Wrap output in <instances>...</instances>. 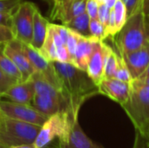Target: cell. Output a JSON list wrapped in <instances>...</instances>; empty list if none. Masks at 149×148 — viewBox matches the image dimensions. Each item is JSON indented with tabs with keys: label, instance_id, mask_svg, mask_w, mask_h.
<instances>
[{
	"label": "cell",
	"instance_id": "cell-1",
	"mask_svg": "<svg viewBox=\"0 0 149 148\" xmlns=\"http://www.w3.org/2000/svg\"><path fill=\"white\" fill-rule=\"evenodd\" d=\"M58 76L61 93L65 100L68 113L79 118L82 105L91 97L99 94L98 85L87 72L77 66L58 61L52 62Z\"/></svg>",
	"mask_w": 149,
	"mask_h": 148
},
{
	"label": "cell",
	"instance_id": "cell-2",
	"mask_svg": "<svg viewBox=\"0 0 149 148\" xmlns=\"http://www.w3.org/2000/svg\"><path fill=\"white\" fill-rule=\"evenodd\" d=\"M149 34V17L139 10L128 17L126 24L113 38L121 57L140 49L148 41Z\"/></svg>",
	"mask_w": 149,
	"mask_h": 148
},
{
	"label": "cell",
	"instance_id": "cell-3",
	"mask_svg": "<svg viewBox=\"0 0 149 148\" xmlns=\"http://www.w3.org/2000/svg\"><path fill=\"white\" fill-rule=\"evenodd\" d=\"M78 119L72 117L66 111H60L49 116L40 127L33 144L37 148H45L57 138L58 140V147L62 148L74 120Z\"/></svg>",
	"mask_w": 149,
	"mask_h": 148
},
{
	"label": "cell",
	"instance_id": "cell-4",
	"mask_svg": "<svg viewBox=\"0 0 149 148\" xmlns=\"http://www.w3.org/2000/svg\"><path fill=\"white\" fill-rule=\"evenodd\" d=\"M121 106L135 130L145 132L149 126V85L133 80L129 99Z\"/></svg>",
	"mask_w": 149,
	"mask_h": 148
},
{
	"label": "cell",
	"instance_id": "cell-5",
	"mask_svg": "<svg viewBox=\"0 0 149 148\" xmlns=\"http://www.w3.org/2000/svg\"><path fill=\"white\" fill-rule=\"evenodd\" d=\"M40 127L0 114V143L6 148L33 144Z\"/></svg>",
	"mask_w": 149,
	"mask_h": 148
},
{
	"label": "cell",
	"instance_id": "cell-6",
	"mask_svg": "<svg viewBox=\"0 0 149 148\" xmlns=\"http://www.w3.org/2000/svg\"><path fill=\"white\" fill-rule=\"evenodd\" d=\"M37 6L28 1H23L11 15V30L15 39L31 44L33 31V17Z\"/></svg>",
	"mask_w": 149,
	"mask_h": 148
},
{
	"label": "cell",
	"instance_id": "cell-7",
	"mask_svg": "<svg viewBox=\"0 0 149 148\" xmlns=\"http://www.w3.org/2000/svg\"><path fill=\"white\" fill-rule=\"evenodd\" d=\"M0 114L39 126H42L48 118L36 110L31 105L16 103L10 100H2L1 99Z\"/></svg>",
	"mask_w": 149,
	"mask_h": 148
},
{
	"label": "cell",
	"instance_id": "cell-8",
	"mask_svg": "<svg viewBox=\"0 0 149 148\" xmlns=\"http://www.w3.org/2000/svg\"><path fill=\"white\" fill-rule=\"evenodd\" d=\"M12 42L24 52V54L26 56V58L32 65L35 71L43 74L49 81H51L61 92L59 81L56 74L52 62H50L47 59H45L38 52V51L35 50L29 44H25L17 39H13Z\"/></svg>",
	"mask_w": 149,
	"mask_h": 148
},
{
	"label": "cell",
	"instance_id": "cell-9",
	"mask_svg": "<svg viewBox=\"0 0 149 148\" xmlns=\"http://www.w3.org/2000/svg\"><path fill=\"white\" fill-rule=\"evenodd\" d=\"M87 0H53L51 11L52 20H58L62 24H67L72 18L86 12Z\"/></svg>",
	"mask_w": 149,
	"mask_h": 148
},
{
	"label": "cell",
	"instance_id": "cell-10",
	"mask_svg": "<svg viewBox=\"0 0 149 148\" xmlns=\"http://www.w3.org/2000/svg\"><path fill=\"white\" fill-rule=\"evenodd\" d=\"M98 88L99 94L105 95L122 106L129 99L131 83L124 82L114 78L103 79L98 85Z\"/></svg>",
	"mask_w": 149,
	"mask_h": 148
},
{
	"label": "cell",
	"instance_id": "cell-11",
	"mask_svg": "<svg viewBox=\"0 0 149 148\" xmlns=\"http://www.w3.org/2000/svg\"><path fill=\"white\" fill-rule=\"evenodd\" d=\"M122 58H124L133 79H139L145 72L149 65L148 40L140 49L129 52L122 56Z\"/></svg>",
	"mask_w": 149,
	"mask_h": 148
},
{
	"label": "cell",
	"instance_id": "cell-12",
	"mask_svg": "<svg viewBox=\"0 0 149 148\" xmlns=\"http://www.w3.org/2000/svg\"><path fill=\"white\" fill-rule=\"evenodd\" d=\"M105 67V43L104 41H96L92 55L89 58L86 72L92 80L99 85L104 79Z\"/></svg>",
	"mask_w": 149,
	"mask_h": 148
},
{
	"label": "cell",
	"instance_id": "cell-13",
	"mask_svg": "<svg viewBox=\"0 0 149 148\" xmlns=\"http://www.w3.org/2000/svg\"><path fill=\"white\" fill-rule=\"evenodd\" d=\"M3 52L17 67L22 75V81L28 80L36 72L24 52L11 41L3 45Z\"/></svg>",
	"mask_w": 149,
	"mask_h": 148
},
{
	"label": "cell",
	"instance_id": "cell-14",
	"mask_svg": "<svg viewBox=\"0 0 149 148\" xmlns=\"http://www.w3.org/2000/svg\"><path fill=\"white\" fill-rule=\"evenodd\" d=\"M31 105L39 113L47 117L60 111L67 112V106L65 99L51 95L35 94Z\"/></svg>",
	"mask_w": 149,
	"mask_h": 148
},
{
	"label": "cell",
	"instance_id": "cell-15",
	"mask_svg": "<svg viewBox=\"0 0 149 148\" xmlns=\"http://www.w3.org/2000/svg\"><path fill=\"white\" fill-rule=\"evenodd\" d=\"M35 95V89L32 81L29 79L25 81H19L11 85L3 95L10 101L31 105Z\"/></svg>",
	"mask_w": 149,
	"mask_h": 148
},
{
	"label": "cell",
	"instance_id": "cell-16",
	"mask_svg": "<svg viewBox=\"0 0 149 148\" xmlns=\"http://www.w3.org/2000/svg\"><path fill=\"white\" fill-rule=\"evenodd\" d=\"M62 148H104L93 141L82 130L79 119L74 120L68 133L66 141Z\"/></svg>",
	"mask_w": 149,
	"mask_h": 148
},
{
	"label": "cell",
	"instance_id": "cell-17",
	"mask_svg": "<svg viewBox=\"0 0 149 148\" xmlns=\"http://www.w3.org/2000/svg\"><path fill=\"white\" fill-rule=\"evenodd\" d=\"M96 41L98 40L92 37L87 38V37L79 35L77 48H76L75 54H74L73 65L86 72L87 64L92 55Z\"/></svg>",
	"mask_w": 149,
	"mask_h": 148
},
{
	"label": "cell",
	"instance_id": "cell-18",
	"mask_svg": "<svg viewBox=\"0 0 149 148\" xmlns=\"http://www.w3.org/2000/svg\"><path fill=\"white\" fill-rule=\"evenodd\" d=\"M49 22L47 19H45L40 13L39 10L36 9L33 17V31H32V39L30 44L31 47H33L35 50L38 51L45 39L47 30H48Z\"/></svg>",
	"mask_w": 149,
	"mask_h": 148
},
{
	"label": "cell",
	"instance_id": "cell-19",
	"mask_svg": "<svg viewBox=\"0 0 149 148\" xmlns=\"http://www.w3.org/2000/svg\"><path fill=\"white\" fill-rule=\"evenodd\" d=\"M30 79L33 83L34 89H35V94L51 95V96L64 99L61 92L51 81H49L43 74H41L40 72H35L31 75Z\"/></svg>",
	"mask_w": 149,
	"mask_h": 148
},
{
	"label": "cell",
	"instance_id": "cell-20",
	"mask_svg": "<svg viewBox=\"0 0 149 148\" xmlns=\"http://www.w3.org/2000/svg\"><path fill=\"white\" fill-rule=\"evenodd\" d=\"M89 24H90V17L86 12H84L72 18L67 24H65V26L74 31L75 32L79 33L81 36L89 38L91 37Z\"/></svg>",
	"mask_w": 149,
	"mask_h": 148
},
{
	"label": "cell",
	"instance_id": "cell-21",
	"mask_svg": "<svg viewBox=\"0 0 149 148\" xmlns=\"http://www.w3.org/2000/svg\"><path fill=\"white\" fill-rule=\"evenodd\" d=\"M38 52L48 61L54 62L57 61V51H56V46L53 41V36H52V31L51 27V23H49L47 34L45 39V42L42 45V47L38 50Z\"/></svg>",
	"mask_w": 149,
	"mask_h": 148
},
{
	"label": "cell",
	"instance_id": "cell-22",
	"mask_svg": "<svg viewBox=\"0 0 149 148\" xmlns=\"http://www.w3.org/2000/svg\"><path fill=\"white\" fill-rule=\"evenodd\" d=\"M119 54L105 43V67L104 79L113 78L118 65Z\"/></svg>",
	"mask_w": 149,
	"mask_h": 148
},
{
	"label": "cell",
	"instance_id": "cell-23",
	"mask_svg": "<svg viewBox=\"0 0 149 148\" xmlns=\"http://www.w3.org/2000/svg\"><path fill=\"white\" fill-rule=\"evenodd\" d=\"M3 45H0V69L8 76L17 81H22V75L12 60L4 54Z\"/></svg>",
	"mask_w": 149,
	"mask_h": 148
},
{
	"label": "cell",
	"instance_id": "cell-24",
	"mask_svg": "<svg viewBox=\"0 0 149 148\" xmlns=\"http://www.w3.org/2000/svg\"><path fill=\"white\" fill-rule=\"evenodd\" d=\"M113 10V14H114L116 29H117V31L119 32L120 31V29L124 26V24H126L127 19V8L121 0H118L116 2V3L114 4Z\"/></svg>",
	"mask_w": 149,
	"mask_h": 148
},
{
	"label": "cell",
	"instance_id": "cell-25",
	"mask_svg": "<svg viewBox=\"0 0 149 148\" xmlns=\"http://www.w3.org/2000/svg\"><path fill=\"white\" fill-rule=\"evenodd\" d=\"M113 78L116 79L124 81V82H127V83H132V81L134 80L124 58L120 55H119L118 65H117V68L114 72Z\"/></svg>",
	"mask_w": 149,
	"mask_h": 148
},
{
	"label": "cell",
	"instance_id": "cell-26",
	"mask_svg": "<svg viewBox=\"0 0 149 148\" xmlns=\"http://www.w3.org/2000/svg\"><path fill=\"white\" fill-rule=\"evenodd\" d=\"M89 28L92 38L100 41H104L107 38L106 27L98 18H90Z\"/></svg>",
	"mask_w": 149,
	"mask_h": 148
},
{
	"label": "cell",
	"instance_id": "cell-27",
	"mask_svg": "<svg viewBox=\"0 0 149 148\" xmlns=\"http://www.w3.org/2000/svg\"><path fill=\"white\" fill-rule=\"evenodd\" d=\"M68 31H69V34H68V38L66 41V48L71 58L72 65H73V58H74V54H75V51L77 48L79 34L69 28H68Z\"/></svg>",
	"mask_w": 149,
	"mask_h": 148
},
{
	"label": "cell",
	"instance_id": "cell-28",
	"mask_svg": "<svg viewBox=\"0 0 149 148\" xmlns=\"http://www.w3.org/2000/svg\"><path fill=\"white\" fill-rule=\"evenodd\" d=\"M19 81L16 80L15 79L8 76L0 69V99L3 98V93L14 84Z\"/></svg>",
	"mask_w": 149,
	"mask_h": 148
},
{
	"label": "cell",
	"instance_id": "cell-29",
	"mask_svg": "<svg viewBox=\"0 0 149 148\" xmlns=\"http://www.w3.org/2000/svg\"><path fill=\"white\" fill-rule=\"evenodd\" d=\"M24 0H0V12L13 14Z\"/></svg>",
	"mask_w": 149,
	"mask_h": 148
},
{
	"label": "cell",
	"instance_id": "cell-30",
	"mask_svg": "<svg viewBox=\"0 0 149 148\" xmlns=\"http://www.w3.org/2000/svg\"><path fill=\"white\" fill-rule=\"evenodd\" d=\"M133 148H149V135L147 133L135 130V140Z\"/></svg>",
	"mask_w": 149,
	"mask_h": 148
},
{
	"label": "cell",
	"instance_id": "cell-31",
	"mask_svg": "<svg viewBox=\"0 0 149 148\" xmlns=\"http://www.w3.org/2000/svg\"><path fill=\"white\" fill-rule=\"evenodd\" d=\"M13 39H15V38L11 28L0 24V45H4L11 42Z\"/></svg>",
	"mask_w": 149,
	"mask_h": 148
},
{
	"label": "cell",
	"instance_id": "cell-32",
	"mask_svg": "<svg viewBox=\"0 0 149 148\" xmlns=\"http://www.w3.org/2000/svg\"><path fill=\"white\" fill-rule=\"evenodd\" d=\"M110 11H111V9H109L104 3H100L97 18L105 25V27L107 26V24L108 23L109 17H110Z\"/></svg>",
	"mask_w": 149,
	"mask_h": 148
},
{
	"label": "cell",
	"instance_id": "cell-33",
	"mask_svg": "<svg viewBox=\"0 0 149 148\" xmlns=\"http://www.w3.org/2000/svg\"><path fill=\"white\" fill-rule=\"evenodd\" d=\"M127 8V17L141 10V0H121Z\"/></svg>",
	"mask_w": 149,
	"mask_h": 148
},
{
	"label": "cell",
	"instance_id": "cell-34",
	"mask_svg": "<svg viewBox=\"0 0 149 148\" xmlns=\"http://www.w3.org/2000/svg\"><path fill=\"white\" fill-rule=\"evenodd\" d=\"M100 3L97 0H87L86 5V12L88 14L90 18H97L98 17V10H99Z\"/></svg>",
	"mask_w": 149,
	"mask_h": 148
},
{
	"label": "cell",
	"instance_id": "cell-35",
	"mask_svg": "<svg viewBox=\"0 0 149 148\" xmlns=\"http://www.w3.org/2000/svg\"><path fill=\"white\" fill-rule=\"evenodd\" d=\"M11 15L12 14L7 12H0V24L6 25L11 28Z\"/></svg>",
	"mask_w": 149,
	"mask_h": 148
},
{
	"label": "cell",
	"instance_id": "cell-36",
	"mask_svg": "<svg viewBox=\"0 0 149 148\" xmlns=\"http://www.w3.org/2000/svg\"><path fill=\"white\" fill-rule=\"evenodd\" d=\"M141 10H142L145 14L149 15V0H142Z\"/></svg>",
	"mask_w": 149,
	"mask_h": 148
},
{
	"label": "cell",
	"instance_id": "cell-37",
	"mask_svg": "<svg viewBox=\"0 0 149 148\" xmlns=\"http://www.w3.org/2000/svg\"><path fill=\"white\" fill-rule=\"evenodd\" d=\"M117 1H118V0H104L103 3H104L109 9H113V6H114V4L116 3Z\"/></svg>",
	"mask_w": 149,
	"mask_h": 148
},
{
	"label": "cell",
	"instance_id": "cell-38",
	"mask_svg": "<svg viewBox=\"0 0 149 148\" xmlns=\"http://www.w3.org/2000/svg\"><path fill=\"white\" fill-rule=\"evenodd\" d=\"M134 80L136 81V82H138V83H140V84L149 85V77L142 78V79H134Z\"/></svg>",
	"mask_w": 149,
	"mask_h": 148
},
{
	"label": "cell",
	"instance_id": "cell-39",
	"mask_svg": "<svg viewBox=\"0 0 149 148\" xmlns=\"http://www.w3.org/2000/svg\"><path fill=\"white\" fill-rule=\"evenodd\" d=\"M7 148H37L34 144H25V145H19V146H14Z\"/></svg>",
	"mask_w": 149,
	"mask_h": 148
},
{
	"label": "cell",
	"instance_id": "cell-40",
	"mask_svg": "<svg viewBox=\"0 0 149 148\" xmlns=\"http://www.w3.org/2000/svg\"><path fill=\"white\" fill-rule=\"evenodd\" d=\"M147 77H149V65L147 68V70L145 71V72L139 78V79H142V78H147Z\"/></svg>",
	"mask_w": 149,
	"mask_h": 148
},
{
	"label": "cell",
	"instance_id": "cell-41",
	"mask_svg": "<svg viewBox=\"0 0 149 148\" xmlns=\"http://www.w3.org/2000/svg\"><path fill=\"white\" fill-rule=\"evenodd\" d=\"M144 133H148V134L149 135V126H148V127L147 128V130H146V131H145Z\"/></svg>",
	"mask_w": 149,
	"mask_h": 148
},
{
	"label": "cell",
	"instance_id": "cell-42",
	"mask_svg": "<svg viewBox=\"0 0 149 148\" xmlns=\"http://www.w3.org/2000/svg\"><path fill=\"white\" fill-rule=\"evenodd\" d=\"M0 148H6V147H5L4 146H3V145H2V144L0 143Z\"/></svg>",
	"mask_w": 149,
	"mask_h": 148
},
{
	"label": "cell",
	"instance_id": "cell-43",
	"mask_svg": "<svg viewBox=\"0 0 149 148\" xmlns=\"http://www.w3.org/2000/svg\"><path fill=\"white\" fill-rule=\"evenodd\" d=\"M97 1H98L99 3H103V2H104V0H97Z\"/></svg>",
	"mask_w": 149,
	"mask_h": 148
},
{
	"label": "cell",
	"instance_id": "cell-44",
	"mask_svg": "<svg viewBox=\"0 0 149 148\" xmlns=\"http://www.w3.org/2000/svg\"><path fill=\"white\" fill-rule=\"evenodd\" d=\"M148 42H149V34H148Z\"/></svg>",
	"mask_w": 149,
	"mask_h": 148
},
{
	"label": "cell",
	"instance_id": "cell-45",
	"mask_svg": "<svg viewBox=\"0 0 149 148\" xmlns=\"http://www.w3.org/2000/svg\"><path fill=\"white\" fill-rule=\"evenodd\" d=\"M141 2H142V0H141Z\"/></svg>",
	"mask_w": 149,
	"mask_h": 148
},
{
	"label": "cell",
	"instance_id": "cell-46",
	"mask_svg": "<svg viewBox=\"0 0 149 148\" xmlns=\"http://www.w3.org/2000/svg\"><path fill=\"white\" fill-rule=\"evenodd\" d=\"M52 1H53V0H52Z\"/></svg>",
	"mask_w": 149,
	"mask_h": 148
}]
</instances>
